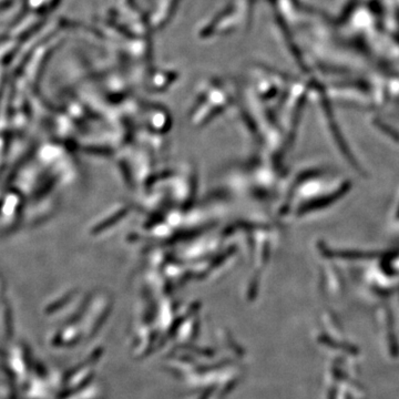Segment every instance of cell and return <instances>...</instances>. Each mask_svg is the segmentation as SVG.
Returning a JSON list of instances; mask_svg holds the SVG:
<instances>
[{
    "instance_id": "1",
    "label": "cell",
    "mask_w": 399,
    "mask_h": 399,
    "mask_svg": "<svg viewBox=\"0 0 399 399\" xmlns=\"http://www.w3.org/2000/svg\"><path fill=\"white\" fill-rule=\"evenodd\" d=\"M398 217H399V209H398Z\"/></svg>"
}]
</instances>
